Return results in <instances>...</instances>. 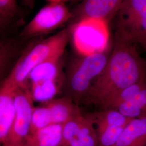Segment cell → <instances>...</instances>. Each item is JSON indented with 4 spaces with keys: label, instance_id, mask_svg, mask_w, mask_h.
Wrapping results in <instances>:
<instances>
[{
    "label": "cell",
    "instance_id": "obj_16",
    "mask_svg": "<svg viewBox=\"0 0 146 146\" xmlns=\"http://www.w3.org/2000/svg\"><path fill=\"white\" fill-rule=\"evenodd\" d=\"M95 127H125L132 119L125 117L115 109L100 110L98 111L86 114Z\"/></svg>",
    "mask_w": 146,
    "mask_h": 146
},
{
    "label": "cell",
    "instance_id": "obj_4",
    "mask_svg": "<svg viewBox=\"0 0 146 146\" xmlns=\"http://www.w3.org/2000/svg\"><path fill=\"white\" fill-rule=\"evenodd\" d=\"M109 23L105 20L86 17L74 22L69 27V38L78 55L103 52L110 44Z\"/></svg>",
    "mask_w": 146,
    "mask_h": 146
},
{
    "label": "cell",
    "instance_id": "obj_25",
    "mask_svg": "<svg viewBox=\"0 0 146 146\" xmlns=\"http://www.w3.org/2000/svg\"><path fill=\"white\" fill-rule=\"evenodd\" d=\"M23 1L28 6L31 7L34 4V0H23Z\"/></svg>",
    "mask_w": 146,
    "mask_h": 146
},
{
    "label": "cell",
    "instance_id": "obj_24",
    "mask_svg": "<svg viewBox=\"0 0 146 146\" xmlns=\"http://www.w3.org/2000/svg\"><path fill=\"white\" fill-rule=\"evenodd\" d=\"M49 3H64V2L69 0H47Z\"/></svg>",
    "mask_w": 146,
    "mask_h": 146
},
{
    "label": "cell",
    "instance_id": "obj_17",
    "mask_svg": "<svg viewBox=\"0 0 146 146\" xmlns=\"http://www.w3.org/2000/svg\"><path fill=\"white\" fill-rule=\"evenodd\" d=\"M115 110L131 119L146 115V88L141 90L131 99L120 104Z\"/></svg>",
    "mask_w": 146,
    "mask_h": 146
},
{
    "label": "cell",
    "instance_id": "obj_21",
    "mask_svg": "<svg viewBox=\"0 0 146 146\" xmlns=\"http://www.w3.org/2000/svg\"><path fill=\"white\" fill-rule=\"evenodd\" d=\"M17 11V0H0V15L10 20Z\"/></svg>",
    "mask_w": 146,
    "mask_h": 146
},
{
    "label": "cell",
    "instance_id": "obj_18",
    "mask_svg": "<svg viewBox=\"0 0 146 146\" xmlns=\"http://www.w3.org/2000/svg\"><path fill=\"white\" fill-rule=\"evenodd\" d=\"M146 88V80L132 84L121 90L111 98L101 110L115 109L120 104L131 99L136 94Z\"/></svg>",
    "mask_w": 146,
    "mask_h": 146
},
{
    "label": "cell",
    "instance_id": "obj_13",
    "mask_svg": "<svg viewBox=\"0 0 146 146\" xmlns=\"http://www.w3.org/2000/svg\"><path fill=\"white\" fill-rule=\"evenodd\" d=\"M115 146H146V115L131 120Z\"/></svg>",
    "mask_w": 146,
    "mask_h": 146
},
{
    "label": "cell",
    "instance_id": "obj_20",
    "mask_svg": "<svg viewBox=\"0 0 146 146\" xmlns=\"http://www.w3.org/2000/svg\"><path fill=\"white\" fill-rule=\"evenodd\" d=\"M52 125L51 117L46 104L34 107L31 115L30 133Z\"/></svg>",
    "mask_w": 146,
    "mask_h": 146
},
{
    "label": "cell",
    "instance_id": "obj_8",
    "mask_svg": "<svg viewBox=\"0 0 146 146\" xmlns=\"http://www.w3.org/2000/svg\"><path fill=\"white\" fill-rule=\"evenodd\" d=\"M60 146H98V137L92 120L81 111L62 125Z\"/></svg>",
    "mask_w": 146,
    "mask_h": 146
},
{
    "label": "cell",
    "instance_id": "obj_23",
    "mask_svg": "<svg viewBox=\"0 0 146 146\" xmlns=\"http://www.w3.org/2000/svg\"><path fill=\"white\" fill-rule=\"evenodd\" d=\"M9 21V20L5 19V17L0 15V33L4 29L5 26H7L8 21Z\"/></svg>",
    "mask_w": 146,
    "mask_h": 146
},
{
    "label": "cell",
    "instance_id": "obj_12",
    "mask_svg": "<svg viewBox=\"0 0 146 146\" xmlns=\"http://www.w3.org/2000/svg\"><path fill=\"white\" fill-rule=\"evenodd\" d=\"M52 124L63 125L81 112L78 104L67 96L45 104Z\"/></svg>",
    "mask_w": 146,
    "mask_h": 146
},
{
    "label": "cell",
    "instance_id": "obj_2",
    "mask_svg": "<svg viewBox=\"0 0 146 146\" xmlns=\"http://www.w3.org/2000/svg\"><path fill=\"white\" fill-rule=\"evenodd\" d=\"M111 46L103 52L81 55L71 62L65 78L68 98L78 104L82 102L107 63Z\"/></svg>",
    "mask_w": 146,
    "mask_h": 146
},
{
    "label": "cell",
    "instance_id": "obj_1",
    "mask_svg": "<svg viewBox=\"0 0 146 146\" xmlns=\"http://www.w3.org/2000/svg\"><path fill=\"white\" fill-rule=\"evenodd\" d=\"M146 80V60L136 46L115 37L104 71L95 81L82 102L100 110L121 90Z\"/></svg>",
    "mask_w": 146,
    "mask_h": 146
},
{
    "label": "cell",
    "instance_id": "obj_22",
    "mask_svg": "<svg viewBox=\"0 0 146 146\" xmlns=\"http://www.w3.org/2000/svg\"><path fill=\"white\" fill-rule=\"evenodd\" d=\"M11 56L10 47L7 44L0 43V78L8 68Z\"/></svg>",
    "mask_w": 146,
    "mask_h": 146
},
{
    "label": "cell",
    "instance_id": "obj_10",
    "mask_svg": "<svg viewBox=\"0 0 146 146\" xmlns=\"http://www.w3.org/2000/svg\"><path fill=\"white\" fill-rule=\"evenodd\" d=\"M16 89L6 78L0 84V146L9 131L13 120Z\"/></svg>",
    "mask_w": 146,
    "mask_h": 146
},
{
    "label": "cell",
    "instance_id": "obj_9",
    "mask_svg": "<svg viewBox=\"0 0 146 146\" xmlns=\"http://www.w3.org/2000/svg\"><path fill=\"white\" fill-rule=\"evenodd\" d=\"M125 0H82L72 12L74 22L86 17L102 19L110 23Z\"/></svg>",
    "mask_w": 146,
    "mask_h": 146
},
{
    "label": "cell",
    "instance_id": "obj_5",
    "mask_svg": "<svg viewBox=\"0 0 146 146\" xmlns=\"http://www.w3.org/2000/svg\"><path fill=\"white\" fill-rule=\"evenodd\" d=\"M115 19V37L146 52V0H125Z\"/></svg>",
    "mask_w": 146,
    "mask_h": 146
},
{
    "label": "cell",
    "instance_id": "obj_15",
    "mask_svg": "<svg viewBox=\"0 0 146 146\" xmlns=\"http://www.w3.org/2000/svg\"><path fill=\"white\" fill-rule=\"evenodd\" d=\"M64 77L27 85L33 102L46 104L52 100L61 90Z\"/></svg>",
    "mask_w": 146,
    "mask_h": 146
},
{
    "label": "cell",
    "instance_id": "obj_26",
    "mask_svg": "<svg viewBox=\"0 0 146 146\" xmlns=\"http://www.w3.org/2000/svg\"><path fill=\"white\" fill-rule=\"evenodd\" d=\"M74 2H81V1H82V0H73Z\"/></svg>",
    "mask_w": 146,
    "mask_h": 146
},
{
    "label": "cell",
    "instance_id": "obj_7",
    "mask_svg": "<svg viewBox=\"0 0 146 146\" xmlns=\"http://www.w3.org/2000/svg\"><path fill=\"white\" fill-rule=\"evenodd\" d=\"M73 18L72 11L64 3H49L37 12L21 31L24 37L38 36L50 33Z\"/></svg>",
    "mask_w": 146,
    "mask_h": 146
},
{
    "label": "cell",
    "instance_id": "obj_14",
    "mask_svg": "<svg viewBox=\"0 0 146 146\" xmlns=\"http://www.w3.org/2000/svg\"><path fill=\"white\" fill-rule=\"evenodd\" d=\"M62 125L52 124L30 133L22 146H60Z\"/></svg>",
    "mask_w": 146,
    "mask_h": 146
},
{
    "label": "cell",
    "instance_id": "obj_19",
    "mask_svg": "<svg viewBox=\"0 0 146 146\" xmlns=\"http://www.w3.org/2000/svg\"><path fill=\"white\" fill-rule=\"evenodd\" d=\"M125 127H95L98 137V146H115Z\"/></svg>",
    "mask_w": 146,
    "mask_h": 146
},
{
    "label": "cell",
    "instance_id": "obj_11",
    "mask_svg": "<svg viewBox=\"0 0 146 146\" xmlns=\"http://www.w3.org/2000/svg\"><path fill=\"white\" fill-rule=\"evenodd\" d=\"M63 54L64 53L50 58L33 68L27 77V84L31 85L63 77Z\"/></svg>",
    "mask_w": 146,
    "mask_h": 146
},
{
    "label": "cell",
    "instance_id": "obj_6",
    "mask_svg": "<svg viewBox=\"0 0 146 146\" xmlns=\"http://www.w3.org/2000/svg\"><path fill=\"white\" fill-rule=\"evenodd\" d=\"M33 102L27 84L16 89L14 117L2 146H23L31 131Z\"/></svg>",
    "mask_w": 146,
    "mask_h": 146
},
{
    "label": "cell",
    "instance_id": "obj_3",
    "mask_svg": "<svg viewBox=\"0 0 146 146\" xmlns=\"http://www.w3.org/2000/svg\"><path fill=\"white\" fill-rule=\"evenodd\" d=\"M69 38V28H67L29 48L19 58L5 78L16 88L26 84L27 77L33 68L64 53Z\"/></svg>",
    "mask_w": 146,
    "mask_h": 146
}]
</instances>
